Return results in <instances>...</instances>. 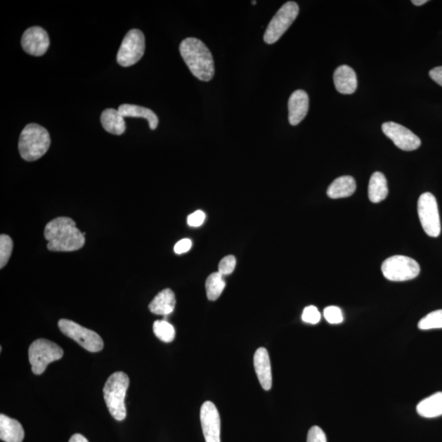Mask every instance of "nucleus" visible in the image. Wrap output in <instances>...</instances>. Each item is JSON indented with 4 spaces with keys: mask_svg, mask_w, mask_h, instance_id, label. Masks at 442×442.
Listing matches in <instances>:
<instances>
[{
    "mask_svg": "<svg viewBox=\"0 0 442 442\" xmlns=\"http://www.w3.org/2000/svg\"><path fill=\"white\" fill-rule=\"evenodd\" d=\"M101 123L104 130L115 136H121L126 131L125 119L118 109L108 108L101 115Z\"/></svg>",
    "mask_w": 442,
    "mask_h": 442,
    "instance_id": "6ab92c4d",
    "label": "nucleus"
},
{
    "mask_svg": "<svg viewBox=\"0 0 442 442\" xmlns=\"http://www.w3.org/2000/svg\"><path fill=\"white\" fill-rule=\"evenodd\" d=\"M381 269L386 279L394 282L414 280L420 273L419 263L405 256L387 258L382 263Z\"/></svg>",
    "mask_w": 442,
    "mask_h": 442,
    "instance_id": "423d86ee",
    "label": "nucleus"
},
{
    "mask_svg": "<svg viewBox=\"0 0 442 442\" xmlns=\"http://www.w3.org/2000/svg\"><path fill=\"white\" fill-rule=\"evenodd\" d=\"M13 249V242L12 238L6 235L0 236V268L8 264L10 257H11Z\"/></svg>",
    "mask_w": 442,
    "mask_h": 442,
    "instance_id": "bb28decb",
    "label": "nucleus"
},
{
    "mask_svg": "<svg viewBox=\"0 0 442 442\" xmlns=\"http://www.w3.org/2000/svg\"><path fill=\"white\" fill-rule=\"evenodd\" d=\"M51 145V136L46 128L38 124H29L19 138L20 155L25 161H37L48 152Z\"/></svg>",
    "mask_w": 442,
    "mask_h": 442,
    "instance_id": "7ed1b4c3",
    "label": "nucleus"
},
{
    "mask_svg": "<svg viewBox=\"0 0 442 442\" xmlns=\"http://www.w3.org/2000/svg\"><path fill=\"white\" fill-rule=\"evenodd\" d=\"M416 410L424 418L431 419L442 415V392H436L420 401Z\"/></svg>",
    "mask_w": 442,
    "mask_h": 442,
    "instance_id": "4be33fe9",
    "label": "nucleus"
},
{
    "mask_svg": "<svg viewBox=\"0 0 442 442\" xmlns=\"http://www.w3.org/2000/svg\"><path fill=\"white\" fill-rule=\"evenodd\" d=\"M429 76L436 83L442 86V67L431 69L429 72Z\"/></svg>",
    "mask_w": 442,
    "mask_h": 442,
    "instance_id": "72a5a7b5",
    "label": "nucleus"
},
{
    "mask_svg": "<svg viewBox=\"0 0 442 442\" xmlns=\"http://www.w3.org/2000/svg\"><path fill=\"white\" fill-rule=\"evenodd\" d=\"M382 132L395 143L397 148L404 151H414L421 145L420 138L406 127L395 122L382 124Z\"/></svg>",
    "mask_w": 442,
    "mask_h": 442,
    "instance_id": "9b49d317",
    "label": "nucleus"
},
{
    "mask_svg": "<svg viewBox=\"0 0 442 442\" xmlns=\"http://www.w3.org/2000/svg\"><path fill=\"white\" fill-rule=\"evenodd\" d=\"M205 219V213L202 211L198 210L193 212L192 214L188 216L187 223L188 225L191 227H200L203 223H204Z\"/></svg>",
    "mask_w": 442,
    "mask_h": 442,
    "instance_id": "2f4dec72",
    "label": "nucleus"
},
{
    "mask_svg": "<svg viewBox=\"0 0 442 442\" xmlns=\"http://www.w3.org/2000/svg\"><path fill=\"white\" fill-rule=\"evenodd\" d=\"M69 442H89L82 434H74L72 436Z\"/></svg>",
    "mask_w": 442,
    "mask_h": 442,
    "instance_id": "f704fd0d",
    "label": "nucleus"
},
{
    "mask_svg": "<svg viewBox=\"0 0 442 442\" xmlns=\"http://www.w3.org/2000/svg\"><path fill=\"white\" fill-rule=\"evenodd\" d=\"M176 303L175 294L172 290L167 289L153 298L148 308L153 314L167 316L175 310Z\"/></svg>",
    "mask_w": 442,
    "mask_h": 442,
    "instance_id": "f3484780",
    "label": "nucleus"
},
{
    "mask_svg": "<svg viewBox=\"0 0 442 442\" xmlns=\"http://www.w3.org/2000/svg\"><path fill=\"white\" fill-rule=\"evenodd\" d=\"M129 385L128 375L124 372H116L108 377L103 387L104 401L109 412L117 421H122L126 417L125 399Z\"/></svg>",
    "mask_w": 442,
    "mask_h": 442,
    "instance_id": "20e7f679",
    "label": "nucleus"
},
{
    "mask_svg": "<svg viewBox=\"0 0 442 442\" xmlns=\"http://www.w3.org/2000/svg\"><path fill=\"white\" fill-rule=\"evenodd\" d=\"M369 198L372 202L379 203L386 200L389 195L386 178L384 174L377 171L372 174L369 183Z\"/></svg>",
    "mask_w": 442,
    "mask_h": 442,
    "instance_id": "5701e85b",
    "label": "nucleus"
},
{
    "mask_svg": "<svg viewBox=\"0 0 442 442\" xmlns=\"http://www.w3.org/2000/svg\"><path fill=\"white\" fill-rule=\"evenodd\" d=\"M192 245L193 243L190 240L183 238V240L178 241L175 247H174V251H175L178 255L183 254V253H186L191 249Z\"/></svg>",
    "mask_w": 442,
    "mask_h": 442,
    "instance_id": "473e14b6",
    "label": "nucleus"
},
{
    "mask_svg": "<svg viewBox=\"0 0 442 442\" xmlns=\"http://www.w3.org/2000/svg\"><path fill=\"white\" fill-rule=\"evenodd\" d=\"M426 3H428L427 0H413V1H412V4H414L416 6H421V5H424Z\"/></svg>",
    "mask_w": 442,
    "mask_h": 442,
    "instance_id": "c9c22d12",
    "label": "nucleus"
},
{
    "mask_svg": "<svg viewBox=\"0 0 442 442\" xmlns=\"http://www.w3.org/2000/svg\"><path fill=\"white\" fill-rule=\"evenodd\" d=\"M301 319L307 324L316 325L321 320V314L317 307L309 306L303 311Z\"/></svg>",
    "mask_w": 442,
    "mask_h": 442,
    "instance_id": "c85d7f7f",
    "label": "nucleus"
},
{
    "mask_svg": "<svg viewBox=\"0 0 442 442\" xmlns=\"http://www.w3.org/2000/svg\"><path fill=\"white\" fill-rule=\"evenodd\" d=\"M145 51V34L138 29H132L124 38L117 53V60L122 67L135 65Z\"/></svg>",
    "mask_w": 442,
    "mask_h": 442,
    "instance_id": "1a4fd4ad",
    "label": "nucleus"
},
{
    "mask_svg": "<svg viewBox=\"0 0 442 442\" xmlns=\"http://www.w3.org/2000/svg\"><path fill=\"white\" fill-rule=\"evenodd\" d=\"M124 117L145 118L148 122L151 130H156L158 126V117L150 109L132 104H122L118 108Z\"/></svg>",
    "mask_w": 442,
    "mask_h": 442,
    "instance_id": "412c9836",
    "label": "nucleus"
},
{
    "mask_svg": "<svg viewBox=\"0 0 442 442\" xmlns=\"http://www.w3.org/2000/svg\"><path fill=\"white\" fill-rule=\"evenodd\" d=\"M252 4L255 5L256 4V1H252Z\"/></svg>",
    "mask_w": 442,
    "mask_h": 442,
    "instance_id": "e433bc0d",
    "label": "nucleus"
},
{
    "mask_svg": "<svg viewBox=\"0 0 442 442\" xmlns=\"http://www.w3.org/2000/svg\"><path fill=\"white\" fill-rule=\"evenodd\" d=\"M200 420L206 442H221V417L212 402L206 401L203 403L200 410Z\"/></svg>",
    "mask_w": 442,
    "mask_h": 442,
    "instance_id": "f8f14e48",
    "label": "nucleus"
},
{
    "mask_svg": "<svg viewBox=\"0 0 442 442\" xmlns=\"http://www.w3.org/2000/svg\"><path fill=\"white\" fill-rule=\"evenodd\" d=\"M356 190V183L352 176H345L336 178L327 190V195L332 200L350 197Z\"/></svg>",
    "mask_w": 442,
    "mask_h": 442,
    "instance_id": "aec40b11",
    "label": "nucleus"
},
{
    "mask_svg": "<svg viewBox=\"0 0 442 442\" xmlns=\"http://www.w3.org/2000/svg\"><path fill=\"white\" fill-rule=\"evenodd\" d=\"M309 110V97L306 91L298 89L292 93L289 100V120L292 126L300 124Z\"/></svg>",
    "mask_w": 442,
    "mask_h": 442,
    "instance_id": "4468645a",
    "label": "nucleus"
},
{
    "mask_svg": "<svg viewBox=\"0 0 442 442\" xmlns=\"http://www.w3.org/2000/svg\"><path fill=\"white\" fill-rule=\"evenodd\" d=\"M334 82L337 91L340 93L351 94L356 91V74L349 66L337 67L334 74Z\"/></svg>",
    "mask_w": 442,
    "mask_h": 442,
    "instance_id": "dca6fc26",
    "label": "nucleus"
},
{
    "mask_svg": "<svg viewBox=\"0 0 442 442\" xmlns=\"http://www.w3.org/2000/svg\"><path fill=\"white\" fill-rule=\"evenodd\" d=\"M418 326L421 330L442 329V310L429 313L419 322Z\"/></svg>",
    "mask_w": 442,
    "mask_h": 442,
    "instance_id": "a878e982",
    "label": "nucleus"
},
{
    "mask_svg": "<svg viewBox=\"0 0 442 442\" xmlns=\"http://www.w3.org/2000/svg\"><path fill=\"white\" fill-rule=\"evenodd\" d=\"M180 52L190 72L202 82H210L215 74L214 59L206 44L190 37L181 42Z\"/></svg>",
    "mask_w": 442,
    "mask_h": 442,
    "instance_id": "f03ea898",
    "label": "nucleus"
},
{
    "mask_svg": "<svg viewBox=\"0 0 442 442\" xmlns=\"http://www.w3.org/2000/svg\"><path fill=\"white\" fill-rule=\"evenodd\" d=\"M153 332L164 342H171L176 337L175 327L167 320H157L153 324Z\"/></svg>",
    "mask_w": 442,
    "mask_h": 442,
    "instance_id": "393cba45",
    "label": "nucleus"
},
{
    "mask_svg": "<svg viewBox=\"0 0 442 442\" xmlns=\"http://www.w3.org/2000/svg\"><path fill=\"white\" fill-rule=\"evenodd\" d=\"M226 281L219 272L212 273L206 281V291L208 299L216 301L221 297L226 287Z\"/></svg>",
    "mask_w": 442,
    "mask_h": 442,
    "instance_id": "b1692460",
    "label": "nucleus"
},
{
    "mask_svg": "<svg viewBox=\"0 0 442 442\" xmlns=\"http://www.w3.org/2000/svg\"><path fill=\"white\" fill-rule=\"evenodd\" d=\"M58 327L64 335L70 337L89 351L98 352L103 349L101 337L97 332L86 329L76 322L62 319L58 321Z\"/></svg>",
    "mask_w": 442,
    "mask_h": 442,
    "instance_id": "6e6552de",
    "label": "nucleus"
},
{
    "mask_svg": "<svg viewBox=\"0 0 442 442\" xmlns=\"http://www.w3.org/2000/svg\"><path fill=\"white\" fill-rule=\"evenodd\" d=\"M63 350L58 344L47 339L34 341L29 347V361L34 375H42L47 366L60 360Z\"/></svg>",
    "mask_w": 442,
    "mask_h": 442,
    "instance_id": "39448f33",
    "label": "nucleus"
},
{
    "mask_svg": "<svg viewBox=\"0 0 442 442\" xmlns=\"http://www.w3.org/2000/svg\"><path fill=\"white\" fill-rule=\"evenodd\" d=\"M418 213L422 227L430 237L436 238L441 233V221L438 202L431 193H424L418 201Z\"/></svg>",
    "mask_w": 442,
    "mask_h": 442,
    "instance_id": "9d476101",
    "label": "nucleus"
},
{
    "mask_svg": "<svg viewBox=\"0 0 442 442\" xmlns=\"http://www.w3.org/2000/svg\"><path fill=\"white\" fill-rule=\"evenodd\" d=\"M24 436V429L18 420L0 415V439L5 442H22Z\"/></svg>",
    "mask_w": 442,
    "mask_h": 442,
    "instance_id": "a211bd4d",
    "label": "nucleus"
},
{
    "mask_svg": "<svg viewBox=\"0 0 442 442\" xmlns=\"http://www.w3.org/2000/svg\"><path fill=\"white\" fill-rule=\"evenodd\" d=\"M256 374L262 389L269 391L272 386V372L269 353L264 347L257 349L254 356Z\"/></svg>",
    "mask_w": 442,
    "mask_h": 442,
    "instance_id": "2eb2a0df",
    "label": "nucleus"
},
{
    "mask_svg": "<svg viewBox=\"0 0 442 442\" xmlns=\"http://www.w3.org/2000/svg\"><path fill=\"white\" fill-rule=\"evenodd\" d=\"M324 316L327 322L331 325H339L344 321V315L339 307L331 306L325 308Z\"/></svg>",
    "mask_w": 442,
    "mask_h": 442,
    "instance_id": "cd10ccee",
    "label": "nucleus"
},
{
    "mask_svg": "<svg viewBox=\"0 0 442 442\" xmlns=\"http://www.w3.org/2000/svg\"><path fill=\"white\" fill-rule=\"evenodd\" d=\"M236 266V259L233 256H227L223 257L219 263L218 272L223 275H228L235 271Z\"/></svg>",
    "mask_w": 442,
    "mask_h": 442,
    "instance_id": "c756f323",
    "label": "nucleus"
},
{
    "mask_svg": "<svg viewBox=\"0 0 442 442\" xmlns=\"http://www.w3.org/2000/svg\"><path fill=\"white\" fill-rule=\"evenodd\" d=\"M307 442H327L325 431L320 427H312L307 435Z\"/></svg>",
    "mask_w": 442,
    "mask_h": 442,
    "instance_id": "7c9ffc66",
    "label": "nucleus"
},
{
    "mask_svg": "<svg viewBox=\"0 0 442 442\" xmlns=\"http://www.w3.org/2000/svg\"><path fill=\"white\" fill-rule=\"evenodd\" d=\"M298 13H299V7L297 3L290 1L282 5L268 25L264 34L265 42L273 44L279 41L282 34L294 23Z\"/></svg>",
    "mask_w": 442,
    "mask_h": 442,
    "instance_id": "0eeeda50",
    "label": "nucleus"
},
{
    "mask_svg": "<svg viewBox=\"0 0 442 442\" xmlns=\"http://www.w3.org/2000/svg\"><path fill=\"white\" fill-rule=\"evenodd\" d=\"M51 252H74L81 249L86 242V233H82L76 222L69 217H58L47 223L44 233Z\"/></svg>",
    "mask_w": 442,
    "mask_h": 442,
    "instance_id": "f257e3e1",
    "label": "nucleus"
},
{
    "mask_svg": "<svg viewBox=\"0 0 442 442\" xmlns=\"http://www.w3.org/2000/svg\"><path fill=\"white\" fill-rule=\"evenodd\" d=\"M51 44L48 33L39 27L27 30L22 37L23 51L32 56H42Z\"/></svg>",
    "mask_w": 442,
    "mask_h": 442,
    "instance_id": "ddd939ff",
    "label": "nucleus"
}]
</instances>
